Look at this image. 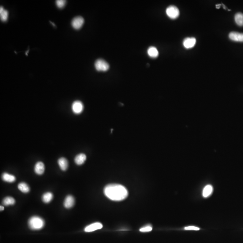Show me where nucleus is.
Masks as SVG:
<instances>
[{"label":"nucleus","mask_w":243,"mask_h":243,"mask_svg":"<svg viewBox=\"0 0 243 243\" xmlns=\"http://www.w3.org/2000/svg\"><path fill=\"white\" fill-rule=\"evenodd\" d=\"M105 195L109 199L113 201L124 200L128 197V190L121 185L113 184L106 185L104 189Z\"/></svg>","instance_id":"f257e3e1"},{"label":"nucleus","mask_w":243,"mask_h":243,"mask_svg":"<svg viewBox=\"0 0 243 243\" xmlns=\"http://www.w3.org/2000/svg\"><path fill=\"white\" fill-rule=\"evenodd\" d=\"M28 226L32 230H40L44 227L45 221L43 219L38 216L31 217L28 221Z\"/></svg>","instance_id":"f03ea898"},{"label":"nucleus","mask_w":243,"mask_h":243,"mask_svg":"<svg viewBox=\"0 0 243 243\" xmlns=\"http://www.w3.org/2000/svg\"><path fill=\"white\" fill-rule=\"evenodd\" d=\"M95 66L97 71L102 72L107 71L109 68L108 63L103 59H98L95 61Z\"/></svg>","instance_id":"7ed1b4c3"},{"label":"nucleus","mask_w":243,"mask_h":243,"mask_svg":"<svg viewBox=\"0 0 243 243\" xmlns=\"http://www.w3.org/2000/svg\"><path fill=\"white\" fill-rule=\"evenodd\" d=\"M167 15L171 19H176L179 16L180 12L178 7L174 5H170L167 8Z\"/></svg>","instance_id":"20e7f679"},{"label":"nucleus","mask_w":243,"mask_h":243,"mask_svg":"<svg viewBox=\"0 0 243 243\" xmlns=\"http://www.w3.org/2000/svg\"><path fill=\"white\" fill-rule=\"evenodd\" d=\"M84 106L83 104L79 101H75L72 105V109L75 114L78 115L83 111Z\"/></svg>","instance_id":"39448f33"},{"label":"nucleus","mask_w":243,"mask_h":243,"mask_svg":"<svg viewBox=\"0 0 243 243\" xmlns=\"http://www.w3.org/2000/svg\"><path fill=\"white\" fill-rule=\"evenodd\" d=\"M84 23V20L82 17L77 16L72 20L71 25L75 29H79L81 28Z\"/></svg>","instance_id":"423d86ee"},{"label":"nucleus","mask_w":243,"mask_h":243,"mask_svg":"<svg viewBox=\"0 0 243 243\" xmlns=\"http://www.w3.org/2000/svg\"><path fill=\"white\" fill-rule=\"evenodd\" d=\"M229 38L233 41L243 42V33L232 32L229 33Z\"/></svg>","instance_id":"0eeeda50"},{"label":"nucleus","mask_w":243,"mask_h":243,"mask_svg":"<svg viewBox=\"0 0 243 243\" xmlns=\"http://www.w3.org/2000/svg\"><path fill=\"white\" fill-rule=\"evenodd\" d=\"M196 39L194 38H187L185 39L183 42V46L186 49L192 48L196 43Z\"/></svg>","instance_id":"6e6552de"},{"label":"nucleus","mask_w":243,"mask_h":243,"mask_svg":"<svg viewBox=\"0 0 243 243\" xmlns=\"http://www.w3.org/2000/svg\"><path fill=\"white\" fill-rule=\"evenodd\" d=\"M102 228L103 225L102 223L100 222H95L87 226L84 229V231L87 232H90L102 229Z\"/></svg>","instance_id":"1a4fd4ad"},{"label":"nucleus","mask_w":243,"mask_h":243,"mask_svg":"<svg viewBox=\"0 0 243 243\" xmlns=\"http://www.w3.org/2000/svg\"><path fill=\"white\" fill-rule=\"evenodd\" d=\"M75 204V199L72 195H68L64 201V205L65 208H70L74 206Z\"/></svg>","instance_id":"9d476101"},{"label":"nucleus","mask_w":243,"mask_h":243,"mask_svg":"<svg viewBox=\"0 0 243 243\" xmlns=\"http://www.w3.org/2000/svg\"><path fill=\"white\" fill-rule=\"evenodd\" d=\"M34 171L38 175H42L45 171V165L42 162L36 163L34 167Z\"/></svg>","instance_id":"9b49d317"},{"label":"nucleus","mask_w":243,"mask_h":243,"mask_svg":"<svg viewBox=\"0 0 243 243\" xmlns=\"http://www.w3.org/2000/svg\"><path fill=\"white\" fill-rule=\"evenodd\" d=\"M87 159V156L85 154H78L77 155L75 158V162L76 165H81L85 163V161Z\"/></svg>","instance_id":"f8f14e48"},{"label":"nucleus","mask_w":243,"mask_h":243,"mask_svg":"<svg viewBox=\"0 0 243 243\" xmlns=\"http://www.w3.org/2000/svg\"><path fill=\"white\" fill-rule=\"evenodd\" d=\"M2 178L3 180L7 182L12 183L15 182L16 180L15 177L14 175L6 172L3 173Z\"/></svg>","instance_id":"ddd939ff"},{"label":"nucleus","mask_w":243,"mask_h":243,"mask_svg":"<svg viewBox=\"0 0 243 243\" xmlns=\"http://www.w3.org/2000/svg\"><path fill=\"white\" fill-rule=\"evenodd\" d=\"M58 165L62 170L66 171L68 167V162L66 158L62 157L58 160Z\"/></svg>","instance_id":"4468645a"},{"label":"nucleus","mask_w":243,"mask_h":243,"mask_svg":"<svg viewBox=\"0 0 243 243\" xmlns=\"http://www.w3.org/2000/svg\"><path fill=\"white\" fill-rule=\"evenodd\" d=\"M147 53L151 58H156L158 55V52L157 49L154 46H151L147 50Z\"/></svg>","instance_id":"2eb2a0df"},{"label":"nucleus","mask_w":243,"mask_h":243,"mask_svg":"<svg viewBox=\"0 0 243 243\" xmlns=\"http://www.w3.org/2000/svg\"><path fill=\"white\" fill-rule=\"evenodd\" d=\"M213 187L212 185H207L203 190V195L204 197L207 198L211 195L213 192Z\"/></svg>","instance_id":"dca6fc26"},{"label":"nucleus","mask_w":243,"mask_h":243,"mask_svg":"<svg viewBox=\"0 0 243 243\" xmlns=\"http://www.w3.org/2000/svg\"><path fill=\"white\" fill-rule=\"evenodd\" d=\"M235 23L239 26H243V14L237 13L235 16Z\"/></svg>","instance_id":"f3484780"},{"label":"nucleus","mask_w":243,"mask_h":243,"mask_svg":"<svg viewBox=\"0 0 243 243\" xmlns=\"http://www.w3.org/2000/svg\"><path fill=\"white\" fill-rule=\"evenodd\" d=\"M18 189L24 193H27L30 191L29 186L25 182L20 183L18 185Z\"/></svg>","instance_id":"a211bd4d"},{"label":"nucleus","mask_w":243,"mask_h":243,"mask_svg":"<svg viewBox=\"0 0 243 243\" xmlns=\"http://www.w3.org/2000/svg\"><path fill=\"white\" fill-rule=\"evenodd\" d=\"M0 17L1 19L3 22L7 21L8 17V12L6 10L4 9L3 7L1 6L0 8Z\"/></svg>","instance_id":"6ab92c4d"},{"label":"nucleus","mask_w":243,"mask_h":243,"mask_svg":"<svg viewBox=\"0 0 243 243\" xmlns=\"http://www.w3.org/2000/svg\"><path fill=\"white\" fill-rule=\"evenodd\" d=\"M15 203V199L12 197L5 198L2 201V204L5 206L12 205Z\"/></svg>","instance_id":"aec40b11"},{"label":"nucleus","mask_w":243,"mask_h":243,"mask_svg":"<svg viewBox=\"0 0 243 243\" xmlns=\"http://www.w3.org/2000/svg\"><path fill=\"white\" fill-rule=\"evenodd\" d=\"M53 198V195L51 192H46L43 194L42 196V200L44 203H48L52 201Z\"/></svg>","instance_id":"412c9836"},{"label":"nucleus","mask_w":243,"mask_h":243,"mask_svg":"<svg viewBox=\"0 0 243 243\" xmlns=\"http://www.w3.org/2000/svg\"><path fill=\"white\" fill-rule=\"evenodd\" d=\"M66 2V1L64 0H57L56 1V5L58 8H63L65 5Z\"/></svg>","instance_id":"4be33fe9"},{"label":"nucleus","mask_w":243,"mask_h":243,"mask_svg":"<svg viewBox=\"0 0 243 243\" xmlns=\"http://www.w3.org/2000/svg\"><path fill=\"white\" fill-rule=\"evenodd\" d=\"M152 228L151 226H147L145 228H141L140 229V231L141 232H149L151 231Z\"/></svg>","instance_id":"5701e85b"},{"label":"nucleus","mask_w":243,"mask_h":243,"mask_svg":"<svg viewBox=\"0 0 243 243\" xmlns=\"http://www.w3.org/2000/svg\"><path fill=\"white\" fill-rule=\"evenodd\" d=\"M185 230H195V231H198L199 228L197 227H194V226H189V227H185Z\"/></svg>","instance_id":"b1692460"},{"label":"nucleus","mask_w":243,"mask_h":243,"mask_svg":"<svg viewBox=\"0 0 243 243\" xmlns=\"http://www.w3.org/2000/svg\"><path fill=\"white\" fill-rule=\"evenodd\" d=\"M4 209V207L1 206H0V210H1V211H3Z\"/></svg>","instance_id":"393cba45"},{"label":"nucleus","mask_w":243,"mask_h":243,"mask_svg":"<svg viewBox=\"0 0 243 243\" xmlns=\"http://www.w3.org/2000/svg\"><path fill=\"white\" fill-rule=\"evenodd\" d=\"M220 6H221V5H216V8H217V9H219V8L220 7Z\"/></svg>","instance_id":"a878e982"}]
</instances>
